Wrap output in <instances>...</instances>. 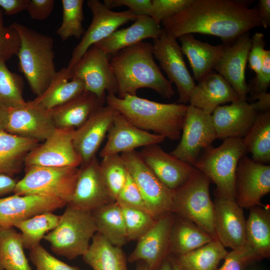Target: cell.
<instances>
[{"label": "cell", "mask_w": 270, "mask_h": 270, "mask_svg": "<svg viewBox=\"0 0 270 270\" xmlns=\"http://www.w3.org/2000/svg\"><path fill=\"white\" fill-rule=\"evenodd\" d=\"M265 40L263 33L256 32L251 38V47L248 54V62L249 67L256 74L260 70L265 52Z\"/></svg>", "instance_id": "f907efd6"}, {"label": "cell", "mask_w": 270, "mask_h": 270, "mask_svg": "<svg viewBox=\"0 0 270 270\" xmlns=\"http://www.w3.org/2000/svg\"><path fill=\"white\" fill-rule=\"evenodd\" d=\"M82 256L93 270H128L127 260L121 248L112 244L98 232Z\"/></svg>", "instance_id": "1f68e13d"}, {"label": "cell", "mask_w": 270, "mask_h": 270, "mask_svg": "<svg viewBox=\"0 0 270 270\" xmlns=\"http://www.w3.org/2000/svg\"></svg>", "instance_id": "be15d7a7"}, {"label": "cell", "mask_w": 270, "mask_h": 270, "mask_svg": "<svg viewBox=\"0 0 270 270\" xmlns=\"http://www.w3.org/2000/svg\"><path fill=\"white\" fill-rule=\"evenodd\" d=\"M91 214L96 232L112 244L122 248L128 241L122 208L117 202L102 206Z\"/></svg>", "instance_id": "d6a6232c"}, {"label": "cell", "mask_w": 270, "mask_h": 270, "mask_svg": "<svg viewBox=\"0 0 270 270\" xmlns=\"http://www.w3.org/2000/svg\"><path fill=\"white\" fill-rule=\"evenodd\" d=\"M181 48L188 58L194 79L200 81L212 70L222 56L226 46L223 44L212 45L196 39L192 34L179 36Z\"/></svg>", "instance_id": "f1b7e54d"}, {"label": "cell", "mask_w": 270, "mask_h": 270, "mask_svg": "<svg viewBox=\"0 0 270 270\" xmlns=\"http://www.w3.org/2000/svg\"><path fill=\"white\" fill-rule=\"evenodd\" d=\"M84 90L83 81L80 79L70 80L69 70L64 68L57 72L46 90L32 102L50 110L68 102Z\"/></svg>", "instance_id": "4dcf8cb0"}, {"label": "cell", "mask_w": 270, "mask_h": 270, "mask_svg": "<svg viewBox=\"0 0 270 270\" xmlns=\"http://www.w3.org/2000/svg\"><path fill=\"white\" fill-rule=\"evenodd\" d=\"M106 103L139 128L170 140L180 138L186 104L161 103L137 96L120 98L114 94L106 95Z\"/></svg>", "instance_id": "3957f363"}, {"label": "cell", "mask_w": 270, "mask_h": 270, "mask_svg": "<svg viewBox=\"0 0 270 270\" xmlns=\"http://www.w3.org/2000/svg\"><path fill=\"white\" fill-rule=\"evenodd\" d=\"M74 129L56 128L27 155L24 166L79 167L82 160L73 143Z\"/></svg>", "instance_id": "5bb4252c"}, {"label": "cell", "mask_w": 270, "mask_h": 270, "mask_svg": "<svg viewBox=\"0 0 270 270\" xmlns=\"http://www.w3.org/2000/svg\"><path fill=\"white\" fill-rule=\"evenodd\" d=\"M48 110L32 101L23 106L8 108L4 130L20 137L44 141L56 130Z\"/></svg>", "instance_id": "ac0fdd59"}, {"label": "cell", "mask_w": 270, "mask_h": 270, "mask_svg": "<svg viewBox=\"0 0 270 270\" xmlns=\"http://www.w3.org/2000/svg\"><path fill=\"white\" fill-rule=\"evenodd\" d=\"M228 251L218 240L191 252L174 256L182 270H216Z\"/></svg>", "instance_id": "d590c367"}, {"label": "cell", "mask_w": 270, "mask_h": 270, "mask_svg": "<svg viewBox=\"0 0 270 270\" xmlns=\"http://www.w3.org/2000/svg\"><path fill=\"white\" fill-rule=\"evenodd\" d=\"M152 44L141 42L123 48L110 62L118 86V97L136 96L138 90L148 88L164 98L174 94L172 84L154 60Z\"/></svg>", "instance_id": "7a4b0ae2"}, {"label": "cell", "mask_w": 270, "mask_h": 270, "mask_svg": "<svg viewBox=\"0 0 270 270\" xmlns=\"http://www.w3.org/2000/svg\"><path fill=\"white\" fill-rule=\"evenodd\" d=\"M256 102H252L254 110L258 113L270 111V94L268 92L258 96Z\"/></svg>", "instance_id": "6f0895ef"}, {"label": "cell", "mask_w": 270, "mask_h": 270, "mask_svg": "<svg viewBox=\"0 0 270 270\" xmlns=\"http://www.w3.org/2000/svg\"><path fill=\"white\" fill-rule=\"evenodd\" d=\"M262 26L267 28L270 26V0H260L256 8Z\"/></svg>", "instance_id": "11a10c76"}, {"label": "cell", "mask_w": 270, "mask_h": 270, "mask_svg": "<svg viewBox=\"0 0 270 270\" xmlns=\"http://www.w3.org/2000/svg\"><path fill=\"white\" fill-rule=\"evenodd\" d=\"M107 134V141L100 152L102 158L158 144L165 139L160 135L138 128L118 112Z\"/></svg>", "instance_id": "7402d4cb"}, {"label": "cell", "mask_w": 270, "mask_h": 270, "mask_svg": "<svg viewBox=\"0 0 270 270\" xmlns=\"http://www.w3.org/2000/svg\"><path fill=\"white\" fill-rule=\"evenodd\" d=\"M214 228L217 240L232 250L246 246V220L236 200L215 191Z\"/></svg>", "instance_id": "e0dca14e"}, {"label": "cell", "mask_w": 270, "mask_h": 270, "mask_svg": "<svg viewBox=\"0 0 270 270\" xmlns=\"http://www.w3.org/2000/svg\"><path fill=\"white\" fill-rule=\"evenodd\" d=\"M29 0H0V8L4 14L13 15L26 10Z\"/></svg>", "instance_id": "db71d44e"}, {"label": "cell", "mask_w": 270, "mask_h": 270, "mask_svg": "<svg viewBox=\"0 0 270 270\" xmlns=\"http://www.w3.org/2000/svg\"><path fill=\"white\" fill-rule=\"evenodd\" d=\"M120 156L128 172L138 188L150 213L158 219L172 212L173 190L156 176L138 152L134 150Z\"/></svg>", "instance_id": "9c48e42d"}, {"label": "cell", "mask_w": 270, "mask_h": 270, "mask_svg": "<svg viewBox=\"0 0 270 270\" xmlns=\"http://www.w3.org/2000/svg\"><path fill=\"white\" fill-rule=\"evenodd\" d=\"M204 150L192 166L216 185V191L235 200L236 168L246 152L242 138H228L218 146H210Z\"/></svg>", "instance_id": "52a82bcc"}, {"label": "cell", "mask_w": 270, "mask_h": 270, "mask_svg": "<svg viewBox=\"0 0 270 270\" xmlns=\"http://www.w3.org/2000/svg\"><path fill=\"white\" fill-rule=\"evenodd\" d=\"M58 198L36 195L12 196L0 198V229L14 227L22 220L45 212H52L66 206Z\"/></svg>", "instance_id": "44dd1931"}, {"label": "cell", "mask_w": 270, "mask_h": 270, "mask_svg": "<svg viewBox=\"0 0 270 270\" xmlns=\"http://www.w3.org/2000/svg\"><path fill=\"white\" fill-rule=\"evenodd\" d=\"M252 159L263 164L270 162V111L258 114L254 124L242 138Z\"/></svg>", "instance_id": "8d00e7d4"}, {"label": "cell", "mask_w": 270, "mask_h": 270, "mask_svg": "<svg viewBox=\"0 0 270 270\" xmlns=\"http://www.w3.org/2000/svg\"><path fill=\"white\" fill-rule=\"evenodd\" d=\"M222 265L216 270H247L254 263L262 259L246 244L244 247L228 252Z\"/></svg>", "instance_id": "ee69618b"}, {"label": "cell", "mask_w": 270, "mask_h": 270, "mask_svg": "<svg viewBox=\"0 0 270 270\" xmlns=\"http://www.w3.org/2000/svg\"><path fill=\"white\" fill-rule=\"evenodd\" d=\"M251 47L248 32L240 35L225 50L214 69L232 86L240 100H246L250 86L246 80L245 72Z\"/></svg>", "instance_id": "ffe728a7"}, {"label": "cell", "mask_w": 270, "mask_h": 270, "mask_svg": "<svg viewBox=\"0 0 270 270\" xmlns=\"http://www.w3.org/2000/svg\"><path fill=\"white\" fill-rule=\"evenodd\" d=\"M5 62L0 59V106L6 108L24 106L27 102L23 97V78L11 72Z\"/></svg>", "instance_id": "ab89813d"}, {"label": "cell", "mask_w": 270, "mask_h": 270, "mask_svg": "<svg viewBox=\"0 0 270 270\" xmlns=\"http://www.w3.org/2000/svg\"><path fill=\"white\" fill-rule=\"evenodd\" d=\"M8 108L0 106V130H4L7 118Z\"/></svg>", "instance_id": "680465c9"}, {"label": "cell", "mask_w": 270, "mask_h": 270, "mask_svg": "<svg viewBox=\"0 0 270 270\" xmlns=\"http://www.w3.org/2000/svg\"><path fill=\"white\" fill-rule=\"evenodd\" d=\"M105 102L106 100L86 90L68 102L48 110L56 128L76 130Z\"/></svg>", "instance_id": "4316f807"}, {"label": "cell", "mask_w": 270, "mask_h": 270, "mask_svg": "<svg viewBox=\"0 0 270 270\" xmlns=\"http://www.w3.org/2000/svg\"><path fill=\"white\" fill-rule=\"evenodd\" d=\"M172 266V270H182L176 262L174 256H168Z\"/></svg>", "instance_id": "94428289"}, {"label": "cell", "mask_w": 270, "mask_h": 270, "mask_svg": "<svg viewBox=\"0 0 270 270\" xmlns=\"http://www.w3.org/2000/svg\"><path fill=\"white\" fill-rule=\"evenodd\" d=\"M100 168L106 187L112 198L116 202L128 176V172L120 154L102 158L100 162Z\"/></svg>", "instance_id": "b9f144b4"}, {"label": "cell", "mask_w": 270, "mask_h": 270, "mask_svg": "<svg viewBox=\"0 0 270 270\" xmlns=\"http://www.w3.org/2000/svg\"><path fill=\"white\" fill-rule=\"evenodd\" d=\"M136 270H149L148 266L144 262L140 261V262L137 265Z\"/></svg>", "instance_id": "6125c7cd"}, {"label": "cell", "mask_w": 270, "mask_h": 270, "mask_svg": "<svg viewBox=\"0 0 270 270\" xmlns=\"http://www.w3.org/2000/svg\"><path fill=\"white\" fill-rule=\"evenodd\" d=\"M13 228L0 229V270H32L24 252L20 233Z\"/></svg>", "instance_id": "74e56055"}, {"label": "cell", "mask_w": 270, "mask_h": 270, "mask_svg": "<svg viewBox=\"0 0 270 270\" xmlns=\"http://www.w3.org/2000/svg\"><path fill=\"white\" fill-rule=\"evenodd\" d=\"M113 202L102 179L96 156L81 164L73 195L66 205L91 212Z\"/></svg>", "instance_id": "d6986e66"}, {"label": "cell", "mask_w": 270, "mask_h": 270, "mask_svg": "<svg viewBox=\"0 0 270 270\" xmlns=\"http://www.w3.org/2000/svg\"><path fill=\"white\" fill-rule=\"evenodd\" d=\"M120 206L122 210L128 240H138L156 222V219L147 211Z\"/></svg>", "instance_id": "7bdbcfd3"}, {"label": "cell", "mask_w": 270, "mask_h": 270, "mask_svg": "<svg viewBox=\"0 0 270 270\" xmlns=\"http://www.w3.org/2000/svg\"><path fill=\"white\" fill-rule=\"evenodd\" d=\"M92 21L80 42L74 48L67 68L71 69L92 46L106 38L122 25L136 20L139 16L130 10L113 11L98 0H88Z\"/></svg>", "instance_id": "7c38bea8"}, {"label": "cell", "mask_w": 270, "mask_h": 270, "mask_svg": "<svg viewBox=\"0 0 270 270\" xmlns=\"http://www.w3.org/2000/svg\"><path fill=\"white\" fill-rule=\"evenodd\" d=\"M138 153L156 176L172 190L184 184L195 170L193 166L166 152L158 144L144 147Z\"/></svg>", "instance_id": "603a6c76"}, {"label": "cell", "mask_w": 270, "mask_h": 270, "mask_svg": "<svg viewBox=\"0 0 270 270\" xmlns=\"http://www.w3.org/2000/svg\"><path fill=\"white\" fill-rule=\"evenodd\" d=\"M60 216L48 212L16 223L14 227L20 232L24 248L30 250L39 246L46 234L57 226Z\"/></svg>", "instance_id": "f35d334b"}, {"label": "cell", "mask_w": 270, "mask_h": 270, "mask_svg": "<svg viewBox=\"0 0 270 270\" xmlns=\"http://www.w3.org/2000/svg\"><path fill=\"white\" fill-rule=\"evenodd\" d=\"M155 270H172L170 260L168 257Z\"/></svg>", "instance_id": "91938a15"}, {"label": "cell", "mask_w": 270, "mask_h": 270, "mask_svg": "<svg viewBox=\"0 0 270 270\" xmlns=\"http://www.w3.org/2000/svg\"><path fill=\"white\" fill-rule=\"evenodd\" d=\"M270 192V166L246 154L240 160L235 179V200L242 209L263 206L262 198Z\"/></svg>", "instance_id": "9a60e30c"}, {"label": "cell", "mask_w": 270, "mask_h": 270, "mask_svg": "<svg viewBox=\"0 0 270 270\" xmlns=\"http://www.w3.org/2000/svg\"><path fill=\"white\" fill-rule=\"evenodd\" d=\"M239 100L230 84L220 74L212 70L196 85L190 102V105L212 114L221 104Z\"/></svg>", "instance_id": "484cf974"}, {"label": "cell", "mask_w": 270, "mask_h": 270, "mask_svg": "<svg viewBox=\"0 0 270 270\" xmlns=\"http://www.w3.org/2000/svg\"><path fill=\"white\" fill-rule=\"evenodd\" d=\"M18 32L20 46L17 54L18 68L26 77L32 92L40 96L56 74L54 40L18 22L11 24Z\"/></svg>", "instance_id": "277c9868"}, {"label": "cell", "mask_w": 270, "mask_h": 270, "mask_svg": "<svg viewBox=\"0 0 270 270\" xmlns=\"http://www.w3.org/2000/svg\"><path fill=\"white\" fill-rule=\"evenodd\" d=\"M78 172L79 167H25V174L17 182L14 194L54 197L68 204L73 195Z\"/></svg>", "instance_id": "ba28073f"}, {"label": "cell", "mask_w": 270, "mask_h": 270, "mask_svg": "<svg viewBox=\"0 0 270 270\" xmlns=\"http://www.w3.org/2000/svg\"><path fill=\"white\" fill-rule=\"evenodd\" d=\"M54 2V0H29L26 10L32 19L44 20L52 14Z\"/></svg>", "instance_id": "f5cc1de1"}, {"label": "cell", "mask_w": 270, "mask_h": 270, "mask_svg": "<svg viewBox=\"0 0 270 270\" xmlns=\"http://www.w3.org/2000/svg\"><path fill=\"white\" fill-rule=\"evenodd\" d=\"M109 54L93 45L84 53L81 58L69 70L72 79L83 81L86 90L106 100V92L116 94L118 83L112 70Z\"/></svg>", "instance_id": "8fae6325"}, {"label": "cell", "mask_w": 270, "mask_h": 270, "mask_svg": "<svg viewBox=\"0 0 270 270\" xmlns=\"http://www.w3.org/2000/svg\"><path fill=\"white\" fill-rule=\"evenodd\" d=\"M116 202L121 206L149 212L138 188L128 172L126 180L118 193Z\"/></svg>", "instance_id": "c3c4849f"}, {"label": "cell", "mask_w": 270, "mask_h": 270, "mask_svg": "<svg viewBox=\"0 0 270 270\" xmlns=\"http://www.w3.org/2000/svg\"><path fill=\"white\" fill-rule=\"evenodd\" d=\"M246 220V244L262 260L270 256V208L256 206L251 208Z\"/></svg>", "instance_id": "e575fe53"}, {"label": "cell", "mask_w": 270, "mask_h": 270, "mask_svg": "<svg viewBox=\"0 0 270 270\" xmlns=\"http://www.w3.org/2000/svg\"><path fill=\"white\" fill-rule=\"evenodd\" d=\"M117 112L110 106H104L74 130L73 143L81 158V164L88 162L96 156Z\"/></svg>", "instance_id": "cb8c5ba5"}, {"label": "cell", "mask_w": 270, "mask_h": 270, "mask_svg": "<svg viewBox=\"0 0 270 270\" xmlns=\"http://www.w3.org/2000/svg\"><path fill=\"white\" fill-rule=\"evenodd\" d=\"M96 232L91 212L66 205L57 226L44 239L54 254L72 260L85 254Z\"/></svg>", "instance_id": "8992f818"}, {"label": "cell", "mask_w": 270, "mask_h": 270, "mask_svg": "<svg viewBox=\"0 0 270 270\" xmlns=\"http://www.w3.org/2000/svg\"><path fill=\"white\" fill-rule=\"evenodd\" d=\"M4 12L0 9V59L5 62L17 55L20 46V35L12 25L6 26L3 20Z\"/></svg>", "instance_id": "bcb514c9"}, {"label": "cell", "mask_w": 270, "mask_h": 270, "mask_svg": "<svg viewBox=\"0 0 270 270\" xmlns=\"http://www.w3.org/2000/svg\"><path fill=\"white\" fill-rule=\"evenodd\" d=\"M270 84V50H266L262 68L256 74L252 87L250 92H252V100H255L260 94L267 92Z\"/></svg>", "instance_id": "681fc988"}, {"label": "cell", "mask_w": 270, "mask_h": 270, "mask_svg": "<svg viewBox=\"0 0 270 270\" xmlns=\"http://www.w3.org/2000/svg\"><path fill=\"white\" fill-rule=\"evenodd\" d=\"M110 9L126 6L138 16H150L152 0H104L103 2Z\"/></svg>", "instance_id": "816d5d0a"}, {"label": "cell", "mask_w": 270, "mask_h": 270, "mask_svg": "<svg viewBox=\"0 0 270 270\" xmlns=\"http://www.w3.org/2000/svg\"><path fill=\"white\" fill-rule=\"evenodd\" d=\"M180 139L170 154L192 166L200 151L216 139L212 115L192 105L187 106Z\"/></svg>", "instance_id": "30bf717a"}, {"label": "cell", "mask_w": 270, "mask_h": 270, "mask_svg": "<svg viewBox=\"0 0 270 270\" xmlns=\"http://www.w3.org/2000/svg\"><path fill=\"white\" fill-rule=\"evenodd\" d=\"M194 0H152L150 16L158 24L189 7Z\"/></svg>", "instance_id": "f6af8a7d"}, {"label": "cell", "mask_w": 270, "mask_h": 270, "mask_svg": "<svg viewBox=\"0 0 270 270\" xmlns=\"http://www.w3.org/2000/svg\"><path fill=\"white\" fill-rule=\"evenodd\" d=\"M212 238L192 222L175 216L170 235V254H184L212 242Z\"/></svg>", "instance_id": "836d02e7"}, {"label": "cell", "mask_w": 270, "mask_h": 270, "mask_svg": "<svg viewBox=\"0 0 270 270\" xmlns=\"http://www.w3.org/2000/svg\"><path fill=\"white\" fill-rule=\"evenodd\" d=\"M17 182L12 176L0 174V198L14 192Z\"/></svg>", "instance_id": "9f6ffc18"}, {"label": "cell", "mask_w": 270, "mask_h": 270, "mask_svg": "<svg viewBox=\"0 0 270 270\" xmlns=\"http://www.w3.org/2000/svg\"><path fill=\"white\" fill-rule=\"evenodd\" d=\"M162 23V30L176 39L198 33L218 36L224 44L262 26L256 8L236 0H194L187 8Z\"/></svg>", "instance_id": "6da1fadb"}, {"label": "cell", "mask_w": 270, "mask_h": 270, "mask_svg": "<svg viewBox=\"0 0 270 270\" xmlns=\"http://www.w3.org/2000/svg\"><path fill=\"white\" fill-rule=\"evenodd\" d=\"M175 216L170 212L156 219L152 227L138 240L128 262H142L149 270L156 269L170 255V235Z\"/></svg>", "instance_id": "2e32d148"}, {"label": "cell", "mask_w": 270, "mask_h": 270, "mask_svg": "<svg viewBox=\"0 0 270 270\" xmlns=\"http://www.w3.org/2000/svg\"><path fill=\"white\" fill-rule=\"evenodd\" d=\"M210 180L195 168L188 180L173 190L172 212L188 220L218 240L214 228V206L210 194Z\"/></svg>", "instance_id": "5b68a950"}, {"label": "cell", "mask_w": 270, "mask_h": 270, "mask_svg": "<svg viewBox=\"0 0 270 270\" xmlns=\"http://www.w3.org/2000/svg\"><path fill=\"white\" fill-rule=\"evenodd\" d=\"M258 114L252 104L246 100H239L228 105L219 106L211 114L216 139L243 138Z\"/></svg>", "instance_id": "d4e9b609"}, {"label": "cell", "mask_w": 270, "mask_h": 270, "mask_svg": "<svg viewBox=\"0 0 270 270\" xmlns=\"http://www.w3.org/2000/svg\"><path fill=\"white\" fill-rule=\"evenodd\" d=\"M30 250V258L35 270H82L58 260L40 244Z\"/></svg>", "instance_id": "7dc6e473"}, {"label": "cell", "mask_w": 270, "mask_h": 270, "mask_svg": "<svg viewBox=\"0 0 270 270\" xmlns=\"http://www.w3.org/2000/svg\"><path fill=\"white\" fill-rule=\"evenodd\" d=\"M163 30L150 16H139L130 26L118 29L110 36L94 44L108 54L114 55L121 50L151 38H158Z\"/></svg>", "instance_id": "83f0119b"}, {"label": "cell", "mask_w": 270, "mask_h": 270, "mask_svg": "<svg viewBox=\"0 0 270 270\" xmlns=\"http://www.w3.org/2000/svg\"><path fill=\"white\" fill-rule=\"evenodd\" d=\"M152 53L165 72L168 81L177 89V103L190 102L191 93L196 86L193 78L188 70L184 54L176 39L164 30L160 37L153 40Z\"/></svg>", "instance_id": "4fadbf2b"}, {"label": "cell", "mask_w": 270, "mask_h": 270, "mask_svg": "<svg viewBox=\"0 0 270 270\" xmlns=\"http://www.w3.org/2000/svg\"><path fill=\"white\" fill-rule=\"evenodd\" d=\"M83 0H62V22L56 31L63 42L71 37L80 38L85 30L84 20Z\"/></svg>", "instance_id": "60d3db41"}, {"label": "cell", "mask_w": 270, "mask_h": 270, "mask_svg": "<svg viewBox=\"0 0 270 270\" xmlns=\"http://www.w3.org/2000/svg\"><path fill=\"white\" fill-rule=\"evenodd\" d=\"M39 142L0 130V174L12 176L24 166L28 154Z\"/></svg>", "instance_id": "f546056e"}]
</instances>
